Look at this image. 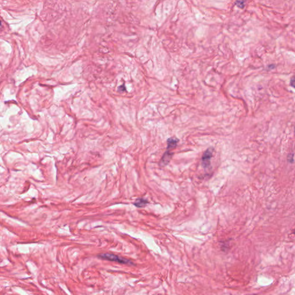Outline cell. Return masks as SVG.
I'll list each match as a JSON object with an SVG mask.
<instances>
[{
  "label": "cell",
  "mask_w": 295,
  "mask_h": 295,
  "mask_svg": "<svg viewBox=\"0 0 295 295\" xmlns=\"http://www.w3.org/2000/svg\"><path fill=\"white\" fill-rule=\"evenodd\" d=\"M98 257L102 259H104L106 261H112V262H117L120 263L122 264H126V265H133V262L126 259H125L124 258L120 257L117 255L115 254H101L98 255Z\"/></svg>",
  "instance_id": "1"
},
{
  "label": "cell",
  "mask_w": 295,
  "mask_h": 295,
  "mask_svg": "<svg viewBox=\"0 0 295 295\" xmlns=\"http://www.w3.org/2000/svg\"><path fill=\"white\" fill-rule=\"evenodd\" d=\"M213 148H209L207 149V150L204 152L202 157V166L205 169L208 168L209 165H210V162H211V158L213 155Z\"/></svg>",
  "instance_id": "2"
},
{
  "label": "cell",
  "mask_w": 295,
  "mask_h": 295,
  "mask_svg": "<svg viewBox=\"0 0 295 295\" xmlns=\"http://www.w3.org/2000/svg\"><path fill=\"white\" fill-rule=\"evenodd\" d=\"M172 155H173V153L170 152V150L167 149L166 152L164 153V155H163V156L160 162V165L162 167H164V166H166V165H167L169 164V162H170Z\"/></svg>",
  "instance_id": "3"
},
{
  "label": "cell",
  "mask_w": 295,
  "mask_h": 295,
  "mask_svg": "<svg viewBox=\"0 0 295 295\" xmlns=\"http://www.w3.org/2000/svg\"><path fill=\"white\" fill-rule=\"evenodd\" d=\"M179 140L175 138V137H171V138H169L168 140H167V150H171L172 149L175 148L176 145H177V144L178 143Z\"/></svg>",
  "instance_id": "4"
},
{
  "label": "cell",
  "mask_w": 295,
  "mask_h": 295,
  "mask_svg": "<svg viewBox=\"0 0 295 295\" xmlns=\"http://www.w3.org/2000/svg\"><path fill=\"white\" fill-rule=\"evenodd\" d=\"M148 204L149 202L147 199L143 198H139L136 200L134 205L137 208H144Z\"/></svg>",
  "instance_id": "5"
},
{
  "label": "cell",
  "mask_w": 295,
  "mask_h": 295,
  "mask_svg": "<svg viewBox=\"0 0 295 295\" xmlns=\"http://www.w3.org/2000/svg\"><path fill=\"white\" fill-rule=\"evenodd\" d=\"M236 4L237 6H238L239 8H243L244 7V0H237L236 2Z\"/></svg>",
  "instance_id": "6"
},
{
  "label": "cell",
  "mask_w": 295,
  "mask_h": 295,
  "mask_svg": "<svg viewBox=\"0 0 295 295\" xmlns=\"http://www.w3.org/2000/svg\"><path fill=\"white\" fill-rule=\"evenodd\" d=\"M118 91H121V92L126 91V87H125V86L124 85L119 86L118 87Z\"/></svg>",
  "instance_id": "7"
},
{
  "label": "cell",
  "mask_w": 295,
  "mask_h": 295,
  "mask_svg": "<svg viewBox=\"0 0 295 295\" xmlns=\"http://www.w3.org/2000/svg\"><path fill=\"white\" fill-rule=\"evenodd\" d=\"M291 85L292 86H294V85H295V79H294V77H293V78H292V80H291Z\"/></svg>",
  "instance_id": "8"
},
{
  "label": "cell",
  "mask_w": 295,
  "mask_h": 295,
  "mask_svg": "<svg viewBox=\"0 0 295 295\" xmlns=\"http://www.w3.org/2000/svg\"><path fill=\"white\" fill-rule=\"evenodd\" d=\"M1 21H0V26H1Z\"/></svg>",
  "instance_id": "9"
}]
</instances>
